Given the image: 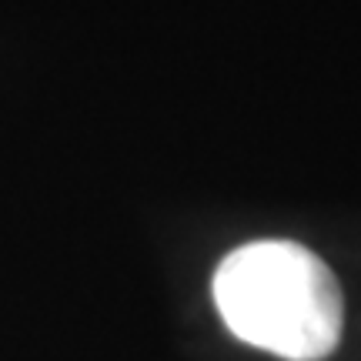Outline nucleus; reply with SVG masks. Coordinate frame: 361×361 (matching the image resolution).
<instances>
[{
  "instance_id": "f257e3e1",
  "label": "nucleus",
  "mask_w": 361,
  "mask_h": 361,
  "mask_svg": "<svg viewBox=\"0 0 361 361\" xmlns=\"http://www.w3.org/2000/svg\"><path fill=\"white\" fill-rule=\"evenodd\" d=\"M214 305L234 335L288 361H322L341 341V284L295 241H255L214 274Z\"/></svg>"
}]
</instances>
